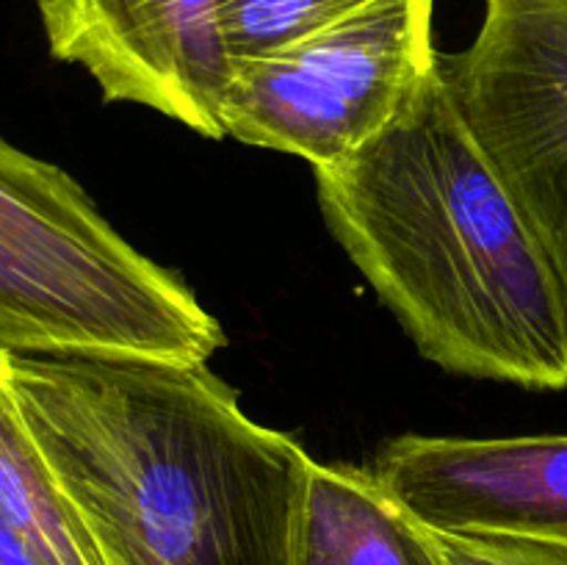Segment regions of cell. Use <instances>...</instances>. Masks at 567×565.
Segmentation results:
<instances>
[{
  "label": "cell",
  "mask_w": 567,
  "mask_h": 565,
  "mask_svg": "<svg viewBox=\"0 0 567 565\" xmlns=\"http://www.w3.org/2000/svg\"><path fill=\"white\" fill-rule=\"evenodd\" d=\"M293 565H443L430 530L374 471L313 460Z\"/></svg>",
  "instance_id": "8"
},
{
  "label": "cell",
  "mask_w": 567,
  "mask_h": 565,
  "mask_svg": "<svg viewBox=\"0 0 567 565\" xmlns=\"http://www.w3.org/2000/svg\"><path fill=\"white\" fill-rule=\"evenodd\" d=\"M374 474L430 530L567 546V435H402L382 449Z\"/></svg>",
  "instance_id": "7"
},
{
  "label": "cell",
  "mask_w": 567,
  "mask_h": 565,
  "mask_svg": "<svg viewBox=\"0 0 567 565\" xmlns=\"http://www.w3.org/2000/svg\"><path fill=\"white\" fill-rule=\"evenodd\" d=\"M105 565H293L310 458L205 363L6 355Z\"/></svg>",
  "instance_id": "1"
},
{
  "label": "cell",
  "mask_w": 567,
  "mask_h": 565,
  "mask_svg": "<svg viewBox=\"0 0 567 565\" xmlns=\"http://www.w3.org/2000/svg\"><path fill=\"white\" fill-rule=\"evenodd\" d=\"M435 0H369L275 55L233 64L221 105L227 136L316 166L380 136L441 53Z\"/></svg>",
  "instance_id": "4"
},
{
  "label": "cell",
  "mask_w": 567,
  "mask_h": 565,
  "mask_svg": "<svg viewBox=\"0 0 567 565\" xmlns=\"http://www.w3.org/2000/svg\"><path fill=\"white\" fill-rule=\"evenodd\" d=\"M546 3H554V6H563V9H567V0H546Z\"/></svg>",
  "instance_id": "12"
},
{
  "label": "cell",
  "mask_w": 567,
  "mask_h": 565,
  "mask_svg": "<svg viewBox=\"0 0 567 565\" xmlns=\"http://www.w3.org/2000/svg\"><path fill=\"white\" fill-rule=\"evenodd\" d=\"M369 0H216L219 28L233 64L275 55Z\"/></svg>",
  "instance_id": "10"
},
{
  "label": "cell",
  "mask_w": 567,
  "mask_h": 565,
  "mask_svg": "<svg viewBox=\"0 0 567 565\" xmlns=\"http://www.w3.org/2000/svg\"><path fill=\"white\" fill-rule=\"evenodd\" d=\"M485 3L476 39L443 55V70L567 297V9L546 0Z\"/></svg>",
  "instance_id": "5"
},
{
  "label": "cell",
  "mask_w": 567,
  "mask_h": 565,
  "mask_svg": "<svg viewBox=\"0 0 567 565\" xmlns=\"http://www.w3.org/2000/svg\"><path fill=\"white\" fill-rule=\"evenodd\" d=\"M225 343L219 319L70 172L0 133V349L205 363Z\"/></svg>",
  "instance_id": "3"
},
{
  "label": "cell",
  "mask_w": 567,
  "mask_h": 565,
  "mask_svg": "<svg viewBox=\"0 0 567 565\" xmlns=\"http://www.w3.org/2000/svg\"><path fill=\"white\" fill-rule=\"evenodd\" d=\"M50 55L83 66L109 103L153 109L225 138L233 81L216 0H31Z\"/></svg>",
  "instance_id": "6"
},
{
  "label": "cell",
  "mask_w": 567,
  "mask_h": 565,
  "mask_svg": "<svg viewBox=\"0 0 567 565\" xmlns=\"http://www.w3.org/2000/svg\"><path fill=\"white\" fill-rule=\"evenodd\" d=\"M430 535L443 565H567V546L563 543L496 532L430 530Z\"/></svg>",
  "instance_id": "11"
},
{
  "label": "cell",
  "mask_w": 567,
  "mask_h": 565,
  "mask_svg": "<svg viewBox=\"0 0 567 565\" xmlns=\"http://www.w3.org/2000/svg\"><path fill=\"white\" fill-rule=\"evenodd\" d=\"M0 349V565H105L11 393Z\"/></svg>",
  "instance_id": "9"
},
{
  "label": "cell",
  "mask_w": 567,
  "mask_h": 565,
  "mask_svg": "<svg viewBox=\"0 0 567 565\" xmlns=\"http://www.w3.org/2000/svg\"><path fill=\"white\" fill-rule=\"evenodd\" d=\"M327 227L419 352L452 374L567 388V297L443 70L377 138L316 166Z\"/></svg>",
  "instance_id": "2"
}]
</instances>
